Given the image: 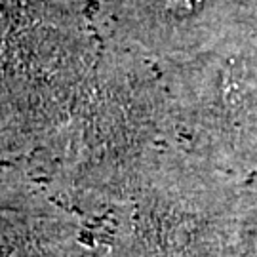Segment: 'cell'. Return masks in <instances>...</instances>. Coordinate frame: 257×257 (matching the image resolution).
Masks as SVG:
<instances>
[{
	"label": "cell",
	"mask_w": 257,
	"mask_h": 257,
	"mask_svg": "<svg viewBox=\"0 0 257 257\" xmlns=\"http://www.w3.org/2000/svg\"><path fill=\"white\" fill-rule=\"evenodd\" d=\"M156 86L128 46L103 35L99 55L54 130L19 164L59 204L101 196L151 164Z\"/></svg>",
	"instance_id": "1"
},
{
	"label": "cell",
	"mask_w": 257,
	"mask_h": 257,
	"mask_svg": "<svg viewBox=\"0 0 257 257\" xmlns=\"http://www.w3.org/2000/svg\"><path fill=\"white\" fill-rule=\"evenodd\" d=\"M101 44L92 0H0V168L54 130Z\"/></svg>",
	"instance_id": "2"
}]
</instances>
